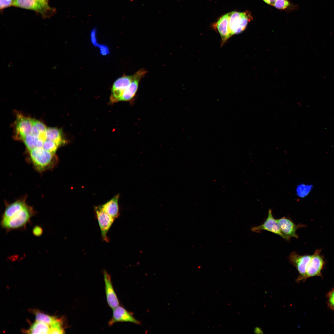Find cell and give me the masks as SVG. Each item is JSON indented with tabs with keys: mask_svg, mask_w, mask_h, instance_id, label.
Returning a JSON list of instances; mask_svg holds the SVG:
<instances>
[{
	"mask_svg": "<svg viewBox=\"0 0 334 334\" xmlns=\"http://www.w3.org/2000/svg\"><path fill=\"white\" fill-rule=\"evenodd\" d=\"M35 212L26 202L25 198L8 204L2 213L1 225L7 231L26 228Z\"/></svg>",
	"mask_w": 334,
	"mask_h": 334,
	"instance_id": "1",
	"label": "cell"
},
{
	"mask_svg": "<svg viewBox=\"0 0 334 334\" xmlns=\"http://www.w3.org/2000/svg\"><path fill=\"white\" fill-rule=\"evenodd\" d=\"M252 19L250 13L233 11L229 13V28L231 35L240 33L246 28L248 23Z\"/></svg>",
	"mask_w": 334,
	"mask_h": 334,
	"instance_id": "2",
	"label": "cell"
},
{
	"mask_svg": "<svg viewBox=\"0 0 334 334\" xmlns=\"http://www.w3.org/2000/svg\"><path fill=\"white\" fill-rule=\"evenodd\" d=\"M12 6L34 11L45 18L49 17L55 11L54 8L45 6L36 0H14Z\"/></svg>",
	"mask_w": 334,
	"mask_h": 334,
	"instance_id": "3",
	"label": "cell"
},
{
	"mask_svg": "<svg viewBox=\"0 0 334 334\" xmlns=\"http://www.w3.org/2000/svg\"><path fill=\"white\" fill-rule=\"evenodd\" d=\"M321 249L316 250L307 266L305 275L302 281L308 278L319 276L322 277V271L325 263L324 258L321 254Z\"/></svg>",
	"mask_w": 334,
	"mask_h": 334,
	"instance_id": "4",
	"label": "cell"
},
{
	"mask_svg": "<svg viewBox=\"0 0 334 334\" xmlns=\"http://www.w3.org/2000/svg\"><path fill=\"white\" fill-rule=\"evenodd\" d=\"M32 118L22 114L17 113L14 124V137L15 139L22 140L30 133L32 127Z\"/></svg>",
	"mask_w": 334,
	"mask_h": 334,
	"instance_id": "5",
	"label": "cell"
},
{
	"mask_svg": "<svg viewBox=\"0 0 334 334\" xmlns=\"http://www.w3.org/2000/svg\"><path fill=\"white\" fill-rule=\"evenodd\" d=\"M94 211L99 225L102 239L106 242H108L109 239L107 236V233L115 219L101 209L99 206L94 207Z\"/></svg>",
	"mask_w": 334,
	"mask_h": 334,
	"instance_id": "6",
	"label": "cell"
},
{
	"mask_svg": "<svg viewBox=\"0 0 334 334\" xmlns=\"http://www.w3.org/2000/svg\"><path fill=\"white\" fill-rule=\"evenodd\" d=\"M251 230L256 233L260 232L262 230H266L276 234L287 241L290 240L281 231L276 219L273 216L272 210L270 209L268 210V216L263 224L253 227Z\"/></svg>",
	"mask_w": 334,
	"mask_h": 334,
	"instance_id": "7",
	"label": "cell"
},
{
	"mask_svg": "<svg viewBox=\"0 0 334 334\" xmlns=\"http://www.w3.org/2000/svg\"><path fill=\"white\" fill-rule=\"evenodd\" d=\"M311 257L312 255H301L295 251L290 254L288 258L289 262L296 268L299 273L296 280L297 282L302 281Z\"/></svg>",
	"mask_w": 334,
	"mask_h": 334,
	"instance_id": "8",
	"label": "cell"
},
{
	"mask_svg": "<svg viewBox=\"0 0 334 334\" xmlns=\"http://www.w3.org/2000/svg\"><path fill=\"white\" fill-rule=\"evenodd\" d=\"M134 75L123 76L117 79L112 88L110 100L112 102L118 101L123 92L132 82Z\"/></svg>",
	"mask_w": 334,
	"mask_h": 334,
	"instance_id": "9",
	"label": "cell"
},
{
	"mask_svg": "<svg viewBox=\"0 0 334 334\" xmlns=\"http://www.w3.org/2000/svg\"><path fill=\"white\" fill-rule=\"evenodd\" d=\"M103 274L105 284V290L107 303L113 310L119 305V302L114 289L111 275L105 270Z\"/></svg>",
	"mask_w": 334,
	"mask_h": 334,
	"instance_id": "10",
	"label": "cell"
},
{
	"mask_svg": "<svg viewBox=\"0 0 334 334\" xmlns=\"http://www.w3.org/2000/svg\"><path fill=\"white\" fill-rule=\"evenodd\" d=\"M130 322L140 324V321L135 319L131 313L122 306H119L113 310L112 316L108 322L109 327L118 322Z\"/></svg>",
	"mask_w": 334,
	"mask_h": 334,
	"instance_id": "11",
	"label": "cell"
},
{
	"mask_svg": "<svg viewBox=\"0 0 334 334\" xmlns=\"http://www.w3.org/2000/svg\"><path fill=\"white\" fill-rule=\"evenodd\" d=\"M145 70L140 69L134 74V77L131 84L123 92L118 101H126L132 99L137 90L140 79L146 73Z\"/></svg>",
	"mask_w": 334,
	"mask_h": 334,
	"instance_id": "12",
	"label": "cell"
},
{
	"mask_svg": "<svg viewBox=\"0 0 334 334\" xmlns=\"http://www.w3.org/2000/svg\"><path fill=\"white\" fill-rule=\"evenodd\" d=\"M276 220L282 232L289 239L291 238H298L297 229L303 225H296L292 220L285 217Z\"/></svg>",
	"mask_w": 334,
	"mask_h": 334,
	"instance_id": "13",
	"label": "cell"
},
{
	"mask_svg": "<svg viewBox=\"0 0 334 334\" xmlns=\"http://www.w3.org/2000/svg\"><path fill=\"white\" fill-rule=\"evenodd\" d=\"M229 13L221 17L215 25L221 37L222 45L232 36L229 28Z\"/></svg>",
	"mask_w": 334,
	"mask_h": 334,
	"instance_id": "14",
	"label": "cell"
},
{
	"mask_svg": "<svg viewBox=\"0 0 334 334\" xmlns=\"http://www.w3.org/2000/svg\"><path fill=\"white\" fill-rule=\"evenodd\" d=\"M119 196L118 194L103 204L98 206L101 209L115 219L120 215Z\"/></svg>",
	"mask_w": 334,
	"mask_h": 334,
	"instance_id": "15",
	"label": "cell"
},
{
	"mask_svg": "<svg viewBox=\"0 0 334 334\" xmlns=\"http://www.w3.org/2000/svg\"><path fill=\"white\" fill-rule=\"evenodd\" d=\"M46 139L54 141L59 146L65 144L66 141L63 138L61 129L56 127H47L45 133Z\"/></svg>",
	"mask_w": 334,
	"mask_h": 334,
	"instance_id": "16",
	"label": "cell"
},
{
	"mask_svg": "<svg viewBox=\"0 0 334 334\" xmlns=\"http://www.w3.org/2000/svg\"><path fill=\"white\" fill-rule=\"evenodd\" d=\"M23 141L28 151L36 148H42L44 141L30 133L26 135Z\"/></svg>",
	"mask_w": 334,
	"mask_h": 334,
	"instance_id": "17",
	"label": "cell"
},
{
	"mask_svg": "<svg viewBox=\"0 0 334 334\" xmlns=\"http://www.w3.org/2000/svg\"><path fill=\"white\" fill-rule=\"evenodd\" d=\"M50 326L41 322L36 321L31 326L28 332L32 334H49Z\"/></svg>",
	"mask_w": 334,
	"mask_h": 334,
	"instance_id": "18",
	"label": "cell"
},
{
	"mask_svg": "<svg viewBox=\"0 0 334 334\" xmlns=\"http://www.w3.org/2000/svg\"><path fill=\"white\" fill-rule=\"evenodd\" d=\"M36 321L44 323L50 326L52 325L58 319L54 317H52L40 312L35 313Z\"/></svg>",
	"mask_w": 334,
	"mask_h": 334,
	"instance_id": "19",
	"label": "cell"
},
{
	"mask_svg": "<svg viewBox=\"0 0 334 334\" xmlns=\"http://www.w3.org/2000/svg\"><path fill=\"white\" fill-rule=\"evenodd\" d=\"M313 188V186L312 185L303 183L299 184L296 188V195L300 198H305L309 194Z\"/></svg>",
	"mask_w": 334,
	"mask_h": 334,
	"instance_id": "20",
	"label": "cell"
},
{
	"mask_svg": "<svg viewBox=\"0 0 334 334\" xmlns=\"http://www.w3.org/2000/svg\"><path fill=\"white\" fill-rule=\"evenodd\" d=\"M59 147L54 141L46 139L44 141L42 148L53 154H56V152Z\"/></svg>",
	"mask_w": 334,
	"mask_h": 334,
	"instance_id": "21",
	"label": "cell"
},
{
	"mask_svg": "<svg viewBox=\"0 0 334 334\" xmlns=\"http://www.w3.org/2000/svg\"><path fill=\"white\" fill-rule=\"evenodd\" d=\"M64 327L62 321L58 320L55 323L50 326L49 334H63L65 333Z\"/></svg>",
	"mask_w": 334,
	"mask_h": 334,
	"instance_id": "22",
	"label": "cell"
},
{
	"mask_svg": "<svg viewBox=\"0 0 334 334\" xmlns=\"http://www.w3.org/2000/svg\"><path fill=\"white\" fill-rule=\"evenodd\" d=\"M32 124L35 126L39 130L42 135H45V133L47 127L42 122L38 120L32 118Z\"/></svg>",
	"mask_w": 334,
	"mask_h": 334,
	"instance_id": "23",
	"label": "cell"
},
{
	"mask_svg": "<svg viewBox=\"0 0 334 334\" xmlns=\"http://www.w3.org/2000/svg\"><path fill=\"white\" fill-rule=\"evenodd\" d=\"M326 298L328 306L330 309L334 310V288L327 293Z\"/></svg>",
	"mask_w": 334,
	"mask_h": 334,
	"instance_id": "24",
	"label": "cell"
},
{
	"mask_svg": "<svg viewBox=\"0 0 334 334\" xmlns=\"http://www.w3.org/2000/svg\"><path fill=\"white\" fill-rule=\"evenodd\" d=\"M289 5V2L288 0H276L274 6L279 9L284 10L287 8Z\"/></svg>",
	"mask_w": 334,
	"mask_h": 334,
	"instance_id": "25",
	"label": "cell"
},
{
	"mask_svg": "<svg viewBox=\"0 0 334 334\" xmlns=\"http://www.w3.org/2000/svg\"><path fill=\"white\" fill-rule=\"evenodd\" d=\"M14 0H0V8L1 10L12 5Z\"/></svg>",
	"mask_w": 334,
	"mask_h": 334,
	"instance_id": "26",
	"label": "cell"
},
{
	"mask_svg": "<svg viewBox=\"0 0 334 334\" xmlns=\"http://www.w3.org/2000/svg\"><path fill=\"white\" fill-rule=\"evenodd\" d=\"M96 28H94L91 30L90 34L91 41L92 44L95 46L99 45L97 42L96 38Z\"/></svg>",
	"mask_w": 334,
	"mask_h": 334,
	"instance_id": "27",
	"label": "cell"
},
{
	"mask_svg": "<svg viewBox=\"0 0 334 334\" xmlns=\"http://www.w3.org/2000/svg\"><path fill=\"white\" fill-rule=\"evenodd\" d=\"M99 46L100 52L101 54L105 55L109 53V49L108 47L105 45H100Z\"/></svg>",
	"mask_w": 334,
	"mask_h": 334,
	"instance_id": "28",
	"label": "cell"
},
{
	"mask_svg": "<svg viewBox=\"0 0 334 334\" xmlns=\"http://www.w3.org/2000/svg\"><path fill=\"white\" fill-rule=\"evenodd\" d=\"M42 233V229L39 226H35L33 229V233L35 236H39L41 235Z\"/></svg>",
	"mask_w": 334,
	"mask_h": 334,
	"instance_id": "29",
	"label": "cell"
},
{
	"mask_svg": "<svg viewBox=\"0 0 334 334\" xmlns=\"http://www.w3.org/2000/svg\"><path fill=\"white\" fill-rule=\"evenodd\" d=\"M267 4L274 6L276 0H263Z\"/></svg>",
	"mask_w": 334,
	"mask_h": 334,
	"instance_id": "30",
	"label": "cell"
},
{
	"mask_svg": "<svg viewBox=\"0 0 334 334\" xmlns=\"http://www.w3.org/2000/svg\"><path fill=\"white\" fill-rule=\"evenodd\" d=\"M42 4L47 7H49L48 4V0H36Z\"/></svg>",
	"mask_w": 334,
	"mask_h": 334,
	"instance_id": "31",
	"label": "cell"
}]
</instances>
